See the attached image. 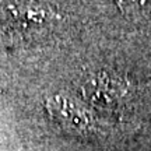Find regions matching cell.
Wrapping results in <instances>:
<instances>
[{"label":"cell","mask_w":151,"mask_h":151,"mask_svg":"<svg viewBox=\"0 0 151 151\" xmlns=\"http://www.w3.org/2000/svg\"><path fill=\"white\" fill-rule=\"evenodd\" d=\"M46 109L50 118L66 132L87 136L95 130V120L92 115L70 98L63 95L50 97L46 101Z\"/></svg>","instance_id":"cell-1"},{"label":"cell","mask_w":151,"mask_h":151,"mask_svg":"<svg viewBox=\"0 0 151 151\" xmlns=\"http://www.w3.org/2000/svg\"><path fill=\"white\" fill-rule=\"evenodd\" d=\"M126 91L127 88L123 81L116 76L105 71L88 74L81 83L83 95L101 106L118 105L126 95Z\"/></svg>","instance_id":"cell-2"}]
</instances>
